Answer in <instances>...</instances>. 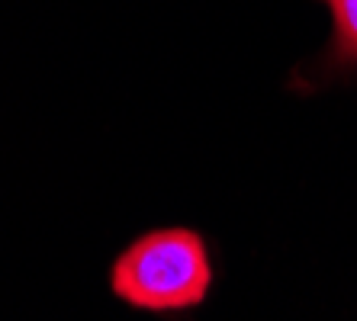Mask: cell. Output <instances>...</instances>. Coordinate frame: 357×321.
<instances>
[{"label":"cell","instance_id":"2","mask_svg":"<svg viewBox=\"0 0 357 321\" xmlns=\"http://www.w3.org/2000/svg\"><path fill=\"white\" fill-rule=\"evenodd\" d=\"M335 19L328 65L335 71H357V0H325Z\"/></svg>","mask_w":357,"mask_h":321},{"label":"cell","instance_id":"1","mask_svg":"<svg viewBox=\"0 0 357 321\" xmlns=\"http://www.w3.org/2000/svg\"><path fill=\"white\" fill-rule=\"evenodd\" d=\"M213 283L206 244L197 231L165 228L139 238L113 267V292L149 312L193 308Z\"/></svg>","mask_w":357,"mask_h":321}]
</instances>
